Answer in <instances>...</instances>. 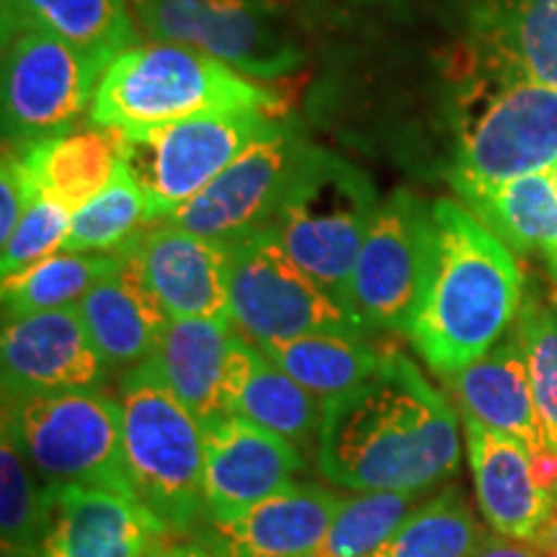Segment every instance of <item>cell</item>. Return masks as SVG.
Segmentation results:
<instances>
[{
    "instance_id": "obj_1",
    "label": "cell",
    "mask_w": 557,
    "mask_h": 557,
    "mask_svg": "<svg viewBox=\"0 0 557 557\" xmlns=\"http://www.w3.org/2000/svg\"><path fill=\"white\" fill-rule=\"evenodd\" d=\"M455 408L403 354H385L377 372L325 400L318 468L348 491L423 493L457 470Z\"/></svg>"
},
{
    "instance_id": "obj_2",
    "label": "cell",
    "mask_w": 557,
    "mask_h": 557,
    "mask_svg": "<svg viewBox=\"0 0 557 557\" xmlns=\"http://www.w3.org/2000/svg\"><path fill=\"white\" fill-rule=\"evenodd\" d=\"M434 261L408 338L449 380L491 351L517 323L524 276L517 256L462 201L436 199Z\"/></svg>"
},
{
    "instance_id": "obj_3",
    "label": "cell",
    "mask_w": 557,
    "mask_h": 557,
    "mask_svg": "<svg viewBox=\"0 0 557 557\" xmlns=\"http://www.w3.org/2000/svg\"><path fill=\"white\" fill-rule=\"evenodd\" d=\"M240 109L276 114L278 99L212 54L152 41L127 47L109 62L88 120L99 127L139 132L207 111Z\"/></svg>"
},
{
    "instance_id": "obj_4",
    "label": "cell",
    "mask_w": 557,
    "mask_h": 557,
    "mask_svg": "<svg viewBox=\"0 0 557 557\" xmlns=\"http://www.w3.org/2000/svg\"><path fill=\"white\" fill-rule=\"evenodd\" d=\"M120 403L132 496L165 532H197L205 519V429L150 361L124 372Z\"/></svg>"
},
{
    "instance_id": "obj_5",
    "label": "cell",
    "mask_w": 557,
    "mask_h": 557,
    "mask_svg": "<svg viewBox=\"0 0 557 557\" xmlns=\"http://www.w3.org/2000/svg\"><path fill=\"white\" fill-rule=\"evenodd\" d=\"M377 209V191L364 171L312 145L263 227L320 287L351 310L354 267Z\"/></svg>"
},
{
    "instance_id": "obj_6",
    "label": "cell",
    "mask_w": 557,
    "mask_h": 557,
    "mask_svg": "<svg viewBox=\"0 0 557 557\" xmlns=\"http://www.w3.org/2000/svg\"><path fill=\"white\" fill-rule=\"evenodd\" d=\"M557 163V88L478 70L462 94L451 186L459 199Z\"/></svg>"
},
{
    "instance_id": "obj_7",
    "label": "cell",
    "mask_w": 557,
    "mask_h": 557,
    "mask_svg": "<svg viewBox=\"0 0 557 557\" xmlns=\"http://www.w3.org/2000/svg\"><path fill=\"white\" fill-rule=\"evenodd\" d=\"M3 429L47 485H99L132 496L122 403L99 387L3 393Z\"/></svg>"
},
{
    "instance_id": "obj_8",
    "label": "cell",
    "mask_w": 557,
    "mask_h": 557,
    "mask_svg": "<svg viewBox=\"0 0 557 557\" xmlns=\"http://www.w3.org/2000/svg\"><path fill=\"white\" fill-rule=\"evenodd\" d=\"M225 246L230 315L253 344L310 333L367 336L364 320L320 287L269 227L250 230Z\"/></svg>"
},
{
    "instance_id": "obj_9",
    "label": "cell",
    "mask_w": 557,
    "mask_h": 557,
    "mask_svg": "<svg viewBox=\"0 0 557 557\" xmlns=\"http://www.w3.org/2000/svg\"><path fill=\"white\" fill-rule=\"evenodd\" d=\"M278 127L282 122L261 109L207 111L163 127L122 132V163L158 222L205 191L227 165Z\"/></svg>"
},
{
    "instance_id": "obj_10",
    "label": "cell",
    "mask_w": 557,
    "mask_h": 557,
    "mask_svg": "<svg viewBox=\"0 0 557 557\" xmlns=\"http://www.w3.org/2000/svg\"><path fill=\"white\" fill-rule=\"evenodd\" d=\"M152 41L186 45L243 75L278 78L305 58L289 0H129Z\"/></svg>"
},
{
    "instance_id": "obj_11",
    "label": "cell",
    "mask_w": 557,
    "mask_h": 557,
    "mask_svg": "<svg viewBox=\"0 0 557 557\" xmlns=\"http://www.w3.org/2000/svg\"><path fill=\"white\" fill-rule=\"evenodd\" d=\"M109 62L45 29L3 37V139L26 152L81 127Z\"/></svg>"
},
{
    "instance_id": "obj_12",
    "label": "cell",
    "mask_w": 557,
    "mask_h": 557,
    "mask_svg": "<svg viewBox=\"0 0 557 557\" xmlns=\"http://www.w3.org/2000/svg\"><path fill=\"white\" fill-rule=\"evenodd\" d=\"M434 261V209L413 191H393L359 250L351 310L367 329L406 333L413 325Z\"/></svg>"
},
{
    "instance_id": "obj_13",
    "label": "cell",
    "mask_w": 557,
    "mask_h": 557,
    "mask_svg": "<svg viewBox=\"0 0 557 557\" xmlns=\"http://www.w3.org/2000/svg\"><path fill=\"white\" fill-rule=\"evenodd\" d=\"M312 145L292 122L227 165L205 191L165 222L214 240H233L267 225Z\"/></svg>"
},
{
    "instance_id": "obj_14",
    "label": "cell",
    "mask_w": 557,
    "mask_h": 557,
    "mask_svg": "<svg viewBox=\"0 0 557 557\" xmlns=\"http://www.w3.org/2000/svg\"><path fill=\"white\" fill-rule=\"evenodd\" d=\"M171 532L137 498L99 485H47V524L34 557H150Z\"/></svg>"
},
{
    "instance_id": "obj_15",
    "label": "cell",
    "mask_w": 557,
    "mask_h": 557,
    "mask_svg": "<svg viewBox=\"0 0 557 557\" xmlns=\"http://www.w3.org/2000/svg\"><path fill=\"white\" fill-rule=\"evenodd\" d=\"M305 457L259 423L227 416L205 429V519L230 521L295 483Z\"/></svg>"
},
{
    "instance_id": "obj_16",
    "label": "cell",
    "mask_w": 557,
    "mask_h": 557,
    "mask_svg": "<svg viewBox=\"0 0 557 557\" xmlns=\"http://www.w3.org/2000/svg\"><path fill=\"white\" fill-rule=\"evenodd\" d=\"M139 274L171 320H233L225 240L158 220L132 238Z\"/></svg>"
},
{
    "instance_id": "obj_17",
    "label": "cell",
    "mask_w": 557,
    "mask_h": 557,
    "mask_svg": "<svg viewBox=\"0 0 557 557\" xmlns=\"http://www.w3.org/2000/svg\"><path fill=\"white\" fill-rule=\"evenodd\" d=\"M0 369L3 393L99 387L109 372L75 308L5 320Z\"/></svg>"
},
{
    "instance_id": "obj_18",
    "label": "cell",
    "mask_w": 557,
    "mask_h": 557,
    "mask_svg": "<svg viewBox=\"0 0 557 557\" xmlns=\"http://www.w3.org/2000/svg\"><path fill=\"white\" fill-rule=\"evenodd\" d=\"M346 498L292 483L230 521H201L197 542L214 557H312Z\"/></svg>"
},
{
    "instance_id": "obj_19",
    "label": "cell",
    "mask_w": 557,
    "mask_h": 557,
    "mask_svg": "<svg viewBox=\"0 0 557 557\" xmlns=\"http://www.w3.org/2000/svg\"><path fill=\"white\" fill-rule=\"evenodd\" d=\"M465 431L485 521L504 537L534 540L557 504L537 485L532 451L521 438L487 429L472 418H465Z\"/></svg>"
},
{
    "instance_id": "obj_20",
    "label": "cell",
    "mask_w": 557,
    "mask_h": 557,
    "mask_svg": "<svg viewBox=\"0 0 557 557\" xmlns=\"http://www.w3.org/2000/svg\"><path fill=\"white\" fill-rule=\"evenodd\" d=\"M88 338L109 369H135L158 351L171 318L145 284L129 246L120 250V267L101 278L75 305Z\"/></svg>"
},
{
    "instance_id": "obj_21",
    "label": "cell",
    "mask_w": 557,
    "mask_h": 557,
    "mask_svg": "<svg viewBox=\"0 0 557 557\" xmlns=\"http://www.w3.org/2000/svg\"><path fill=\"white\" fill-rule=\"evenodd\" d=\"M235 336L233 320H171L158 351L148 359L201 429L230 416L227 372Z\"/></svg>"
},
{
    "instance_id": "obj_22",
    "label": "cell",
    "mask_w": 557,
    "mask_h": 557,
    "mask_svg": "<svg viewBox=\"0 0 557 557\" xmlns=\"http://www.w3.org/2000/svg\"><path fill=\"white\" fill-rule=\"evenodd\" d=\"M447 382L465 410V418L500 434L517 436L532 451L549 444L534 403L524 348L513 325L491 351Z\"/></svg>"
},
{
    "instance_id": "obj_23",
    "label": "cell",
    "mask_w": 557,
    "mask_h": 557,
    "mask_svg": "<svg viewBox=\"0 0 557 557\" xmlns=\"http://www.w3.org/2000/svg\"><path fill=\"white\" fill-rule=\"evenodd\" d=\"M472 39L478 70L557 88V0H478Z\"/></svg>"
},
{
    "instance_id": "obj_24",
    "label": "cell",
    "mask_w": 557,
    "mask_h": 557,
    "mask_svg": "<svg viewBox=\"0 0 557 557\" xmlns=\"http://www.w3.org/2000/svg\"><path fill=\"white\" fill-rule=\"evenodd\" d=\"M230 416L248 418L271 434L305 447L320 434L325 403L278 369L248 336L233 341L227 372Z\"/></svg>"
},
{
    "instance_id": "obj_25",
    "label": "cell",
    "mask_w": 557,
    "mask_h": 557,
    "mask_svg": "<svg viewBox=\"0 0 557 557\" xmlns=\"http://www.w3.org/2000/svg\"><path fill=\"white\" fill-rule=\"evenodd\" d=\"M37 197H47L58 205L78 212L96 199L114 181L122 169L124 135L120 129L75 127L65 135L47 139L18 152Z\"/></svg>"
},
{
    "instance_id": "obj_26",
    "label": "cell",
    "mask_w": 557,
    "mask_h": 557,
    "mask_svg": "<svg viewBox=\"0 0 557 557\" xmlns=\"http://www.w3.org/2000/svg\"><path fill=\"white\" fill-rule=\"evenodd\" d=\"M513 256H540L557 284V189L549 171L462 197Z\"/></svg>"
},
{
    "instance_id": "obj_27",
    "label": "cell",
    "mask_w": 557,
    "mask_h": 557,
    "mask_svg": "<svg viewBox=\"0 0 557 557\" xmlns=\"http://www.w3.org/2000/svg\"><path fill=\"white\" fill-rule=\"evenodd\" d=\"M21 29H45L111 62L135 47L127 0H3V37Z\"/></svg>"
},
{
    "instance_id": "obj_28",
    "label": "cell",
    "mask_w": 557,
    "mask_h": 557,
    "mask_svg": "<svg viewBox=\"0 0 557 557\" xmlns=\"http://www.w3.org/2000/svg\"><path fill=\"white\" fill-rule=\"evenodd\" d=\"M256 346L323 403L367 382L385 359V354L374 351L364 336L344 333H310Z\"/></svg>"
},
{
    "instance_id": "obj_29",
    "label": "cell",
    "mask_w": 557,
    "mask_h": 557,
    "mask_svg": "<svg viewBox=\"0 0 557 557\" xmlns=\"http://www.w3.org/2000/svg\"><path fill=\"white\" fill-rule=\"evenodd\" d=\"M120 267L116 253H58L3 278V323L37 312L75 308L101 278Z\"/></svg>"
},
{
    "instance_id": "obj_30",
    "label": "cell",
    "mask_w": 557,
    "mask_h": 557,
    "mask_svg": "<svg viewBox=\"0 0 557 557\" xmlns=\"http://www.w3.org/2000/svg\"><path fill=\"white\" fill-rule=\"evenodd\" d=\"M487 532L459 487L423 500L369 557H472Z\"/></svg>"
},
{
    "instance_id": "obj_31",
    "label": "cell",
    "mask_w": 557,
    "mask_h": 557,
    "mask_svg": "<svg viewBox=\"0 0 557 557\" xmlns=\"http://www.w3.org/2000/svg\"><path fill=\"white\" fill-rule=\"evenodd\" d=\"M152 209L129 171L116 173L109 189L73 212L70 230L62 243L67 253H116L135 238L139 230L152 225Z\"/></svg>"
},
{
    "instance_id": "obj_32",
    "label": "cell",
    "mask_w": 557,
    "mask_h": 557,
    "mask_svg": "<svg viewBox=\"0 0 557 557\" xmlns=\"http://www.w3.org/2000/svg\"><path fill=\"white\" fill-rule=\"evenodd\" d=\"M47 524V483L41 480L13 436L0 438V542L3 557H34Z\"/></svg>"
},
{
    "instance_id": "obj_33",
    "label": "cell",
    "mask_w": 557,
    "mask_h": 557,
    "mask_svg": "<svg viewBox=\"0 0 557 557\" xmlns=\"http://www.w3.org/2000/svg\"><path fill=\"white\" fill-rule=\"evenodd\" d=\"M418 496L421 493L369 491L346 498L312 557H369L406 521Z\"/></svg>"
},
{
    "instance_id": "obj_34",
    "label": "cell",
    "mask_w": 557,
    "mask_h": 557,
    "mask_svg": "<svg viewBox=\"0 0 557 557\" xmlns=\"http://www.w3.org/2000/svg\"><path fill=\"white\" fill-rule=\"evenodd\" d=\"M513 331L524 348L542 426L549 444L557 447V308L540 297L524 299Z\"/></svg>"
},
{
    "instance_id": "obj_35",
    "label": "cell",
    "mask_w": 557,
    "mask_h": 557,
    "mask_svg": "<svg viewBox=\"0 0 557 557\" xmlns=\"http://www.w3.org/2000/svg\"><path fill=\"white\" fill-rule=\"evenodd\" d=\"M70 220H73V212L67 207L47 197H34L13 235L3 243V261H0L3 278L62 250Z\"/></svg>"
},
{
    "instance_id": "obj_36",
    "label": "cell",
    "mask_w": 557,
    "mask_h": 557,
    "mask_svg": "<svg viewBox=\"0 0 557 557\" xmlns=\"http://www.w3.org/2000/svg\"><path fill=\"white\" fill-rule=\"evenodd\" d=\"M34 197L37 194H34L29 173H26L24 158L16 150L3 148V171H0V243L11 238Z\"/></svg>"
},
{
    "instance_id": "obj_37",
    "label": "cell",
    "mask_w": 557,
    "mask_h": 557,
    "mask_svg": "<svg viewBox=\"0 0 557 557\" xmlns=\"http://www.w3.org/2000/svg\"><path fill=\"white\" fill-rule=\"evenodd\" d=\"M472 557H545L532 540H513L504 534H487Z\"/></svg>"
},
{
    "instance_id": "obj_38",
    "label": "cell",
    "mask_w": 557,
    "mask_h": 557,
    "mask_svg": "<svg viewBox=\"0 0 557 557\" xmlns=\"http://www.w3.org/2000/svg\"><path fill=\"white\" fill-rule=\"evenodd\" d=\"M532 542L545 553V557H557V508L553 511V517L545 521V527L534 534Z\"/></svg>"
},
{
    "instance_id": "obj_39",
    "label": "cell",
    "mask_w": 557,
    "mask_h": 557,
    "mask_svg": "<svg viewBox=\"0 0 557 557\" xmlns=\"http://www.w3.org/2000/svg\"><path fill=\"white\" fill-rule=\"evenodd\" d=\"M176 557H214L205 545L199 542H186V545H173Z\"/></svg>"
},
{
    "instance_id": "obj_40",
    "label": "cell",
    "mask_w": 557,
    "mask_h": 557,
    "mask_svg": "<svg viewBox=\"0 0 557 557\" xmlns=\"http://www.w3.org/2000/svg\"><path fill=\"white\" fill-rule=\"evenodd\" d=\"M150 557H176V553H173V545H163V547H158Z\"/></svg>"
},
{
    "instance_id": "obj_41",
    "label": "cell",
    "mask_w": 557,
    "mask_h": 557,
    "mask_svg": "<svg viewBox=\"0 0 557 557\" xmlns=\"http://www.w3.org/2000/svg\"><path fill=\"white\" fill-rule=\"evenodd\" d=\"M549 176H553V184H555V189H557V163L553 165V171H549Z\"/></svg>"
}]
</instances>
